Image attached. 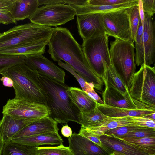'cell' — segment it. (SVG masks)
<instances>
[{
	"instance_id": "cell-1",
	"label": "cell",
	"mask_w": 155,
	"mask_h": 155,
	"mask_svg": "<svg viewBox=\"0 0 155 155\" xmlns=\"http://www.w3.org/2000/svg\"><path fill=\"white\" fill-rule=\"evenodd\" d=\"M48 52L55 61L61 60L69 65L94 88L102 91L104 83L101 77L90 66L81 46L66 28H53L49 40Z\"/></svg>"
},
{
	"instance_id": "cell-2",
	"label": "cell",
	"mask_w": 155,
	"mask_h": 155,
	"mask_svg": "<svg viewBox=\"0 0 155 155\" xmlns=\"http://www.w3.org/2000/svg\"><path fill=\"white\" fill-rule=\"evenodd\" d=\"M38 79L46 97L49 117L58 123L73 121L80 124L81 112L67 91L69 87L39 73Z\"/></svg>"
},
{
	"instance_id": "cell-3",
	"label": "cell",
	"mask_w": 155,
	"mask_h": 155,
	"mask_svg": "<svg viewBox=\"0 0 155 155\" xmlns=\"http://www.w3.org/2000/svg\"><path fill=\"white\" fill-rule=\"evenodd\" d=\"M0 74L12 80L15 98L46 105V97L36 71L24 63L13 66Z\"/></svg>"
},
{
	"instance_id": "cell-4",
	"label": "cell",
	"mask_w": 155,
	"mask_h": 155,
	"mask_svg": "<svg viewBox=\"0 0 155 155\" xmlns=\"http://www.w3.org/2000/svg\"><path fill=\"white\" fill-rule=\"evenodd\" d=\"M53 28L30 23L0 33V50L40 41H49Z\"/></svg>"
},
{
	"instance_id": "cell-5",
	"label": "cell",
	"mask_w": 155,
	"mask_h": 155,
	"mask_svg": "<svg viewBox=\"0 0 155 155\" xmlns=\"http://www.w3.org/2000/svg\"><path fill=\"white\" fill-rule=\"evenodd\" d=\"M110 45L111 64L129 90L136 69L134 43L115 38Z\"/></svg>"
},
{
	"instance_id": "cell-6",
	"label": "cell",
	"mask_w": 155,
	"mask_h": 155,
	"mask_svg": "<svg viewBox=\"0 0 155 155\" xmlns=\"http://www.w3.org/2000/svg\"><path fill=\"white\" fill-rule=\"evenodd\" d=\"M129 92L132 98L155 108V70L144 64L134 74Z\"/></svg>"
},
{
	"instance_id": "cell-7",
	"label": "cell",
	"mask_w": 155,
	"mask_h": 155,
	"mask_svg": "<svg viewBox=\"0 0 155 155\" xmlns=\"http://www.w3.org/2000/svg\"><path fill=\"white\" fill-rule=\"evenodd\" d=\"M106 34L83 41L81 45L85 57L91 68L101 77L105 66L111 64Z\"/></svg>"
},
{
	"instance_id": "cell-8",
	"label": "cell",
	"mask_w": 155,
	"mask_h": 155,
	"mask_svg": "<svg viewBox=\"0 0 155 155\" xmlns=\"http://www.w3.org/2000/svg\"><path fill=\"white\" fill-rule=\"evenodd\" d=\"M76 14L75 9L69 5L57 4L38 8L29 19L33 23L56 27L74 19Z\"/></svg>"
},
{
	"instance_id": "cell-9",
	"label": "cell",
	"mask_w": 155,
	"mask_h": 155,
	"mask_svg": "<svg viewBox=\"0 0 155 155\" xmlns=\"http://www.w3.org/2000/svg\"><path fill=\"white\" fill-rule=\"evenodd\" d=\"M2 113L17 119L30 120L49 116L50 111L45 104L14 98L8 99L3 107Z\"/></svg>"
},
{
	"instance_id": "cell-10",
	"label": "cell",
	"mask_w": 155,
	"mask_h": 155,
	"mask_svg": "<svg viewBox=\"0 0 155 155\" xmlns=\"http://www.w3.org/2000/svg\"><path fill=\"white\" fill-rule=\"evenodd\" d=\"M129 8L102 13L105 34L108 36L134 43L130 24Z\"/></svg>"
},
{
	"instance_id": "cell-11",
	"label": "cell",
	"mask_w": 155,
	"mask_h": 155,
	"mask_svg": "<svg viewBox=\"0 0 155 155\" xmlns=\"http://www.w3.org/2000/svg\"><path fill=\"white\" fill-rule=\"evenodd\" d=\"M25 64L31 69L53 80L65 83V74L62 69L41 53L27 56Z\"/></svg>"
},
{
	"instance_id": "cell-12",
	"label": "cell",
	"mask_w": 155,
	"mask_h": 155,
	"mask_svg": "<svg viewBox=\"0 0 155 155\" xmlns=\"http://www.w3.org/2000/svg\"><path fill=\"white\" fill-rule=\"evenodd\" d=\"M77 16L78 31L83 41L105 34L102 13H91Z\"/></svg>"
},
{
	"instance_id": "cell-13",
	"label": "cell",
	"mask_w": 155,
	"mask_h": 155,
	"mask_svg": "<svg viewBox=\"0 0 155 155\" xmlns=\"http://www.w3.org/2000/svg\"><path fill=\"white\" fill-rule=\"evenodd\" d=\"M100 140L104 147L110 153L124 155H155V151L127 143L112 137L102 135Z\"/></svg>"
},
{
	"instance_id": "cell-14",
	"label": "cell",
	"mask_w": 155,
	"mask_h": 155,
	"mask_svg": "<svg viewBox=\"0 0 155 155\" xmlns=\"http://www.w3.org/2000/svg\"><path fill=\"white\" fill-rule=\"evenodd\" d=\"M68 139V147L73 155H110L104 148L75 132Z\"/></svg>"
},
{
	"instance_id": "cell-15",
	"label": "cell",
	"mask_w": 155,
	"mask_h": 155,
	"mask_svg": "<svg viewBox=\"0 0 155 155\" xmlns=\"http://www.w3.org/2000/svg\"><path fill=\"white\" fill-rule=\"evenodd\" d=\"M143 27L144 64L150 66L155 60V23L153 17L144 13Z\"/></svg>"
},
{
	"instance_id": "cell-16",
	"label": "cell",
	"mask_w": 155,
	"mask_h": 155,
	"mask_svg": "<svg viewBox=\"0 0 155 155\" xmlns=\"http://www.w3.org/2000/svg\"><path fill=\"white\" fill-rule=\"evenodd\" d=\"M58 124L57 122L49 116L39 119L25 127L11 139L45 133L58 132L59 129Z\"/></svg>"
},
{
	"instance_id": "cell-17",
	"label": "cell",
	"mask_w": 155,
	"mask_h": 155,
	"mask_svg": "<svg viewBox=\"0 0 155 155\" xmlns=\"http://www.w3.org/2000/svg\"><path fill=\"white\" fill-rule=\"evenodd\" d=\"M63 142V140L58 132H48L13 139L5 143H14L37 147L43 145L58 146L62 144Z\"/></svg>"
},
{
	"instance_id": "cell-18",
	"label": "cell",
	"mask_w": 155,
	"mask_h": 155,
	"mask_svg": "<svg viewBox=\"0 0 155 155\" xmlns=\"http://www.w3.org/2000/svg\"><path fill=\"white\" fill-rule=\"evenodd\" d=\"M138 117L124 116L110 117L106 116L101 124L94 127L85 129L87 132L94 135L101 136L109 130L118 127L128 126H137Z\"/></svg>"
},
{
	"instance_id": "cell-19",
	"label": "cell",
	"mask_w": 155,
	"mask_h": 155,
	"mask_svg": "<svg viewBox=\"0 0 155 155\" xmlns=\"http://www.w3.org/2000/svg\"><path fill=\"white\" fill-rule=\"evenodd\" d=\"M36 120H21L6 114H3L0 120V137L5 143L11 140L25 127Z\"/></svg>"
},
{
	"instance_id": "cell-20",
	"label": "cell",
	"mask_w": 155,
	"mask_h": 155,
	"mask_svg": "<svg viewBox=\"0 0 155 155\" xmlns=\"http://www.w3.org/2000/svg\"><path fill=\"white\" fill-rule=\"evenodd\" d=\"M104 104L110 106L129 109H137L136 105L129 91L123 95L116 90L108 87L102 92Z\"/></svg>"
},
{
	"instance_id": "cell-21",
	"label": "cell",
	"mask_w": 155,
	"mask_h": 155,
	"mask_svg": "<svg viewBox=\"0 0 155 155\" xmlns=\"http://www.w3.org/2000/svg\"><path fill=\"white\" fill-rule=\"evenodd\" d=\"M39 6L38 0H15L10 13L16 21L30 19Z\"/></svg>"
},
{
	"instance_id": "cell-22",
	"label": "cell",
	"mask_w": 155,
	"mask_h": 155,
	"mask_svg": "<svg viewBox=\"0 0 155 155\" xmlns=\"http://www.w3.org/2000/svg\"><path fill=\"white\" fill-rule=\"evenodd\" d=\"M98 109L105 115L110 117H144L155 113V110L129 109L109 106L97 102Z\"/></svg>"
},
{
	"instance_id": "cell-23",
	"label": "cell",
	"mask_w": 155,
	"mask_h": 155,
	"mask_svg": "<svg viewBox=\"0 0 155 155\" xmlns=\"http://www.w3.org/2000/svg\"><path fill=\"white\" fill-rule=\"evenodd\" d=\"M67 91L81 112L91 111L97 107V102L82 89L77 87H69Z\"/></svg>"
},
{
	"instance_id": "cell-24",
	"label": "cell",
	"mask_w": 155,
	"mask_h": 155,
	"mask_svg": "<svg viewBox=\"0 0 155 155\" xmlns=\"http://www.w3.org/2000/svg\"><path fill=\"white\" fill-rule=\"evenodd\" d=\"M138 3V0H131L123 4L111 5L94 6L87 3L82 6H71L76 10L78 15L91 13H105L118 10L129 8Z\"/></svg>"
},
{
	"instance_id": "cell-25",
	"label": "cell",
	"mask_w": 155,
	"mask_h": 155,
	"mask_svg": "<svg viewBox=\"0 0 155 155\" xmlns=\"http://www.w3.org/2000/svg\"><path fill=\"white\" fill-rule=\"evenodd\" d=\"M101 78L105 87L114 89L123 95L129 91L112 64L109 66L106 65Z\"/></svg>"
},
{
	"instance_id": "cell-26",
	"label": "cell",
	"mask_w": 155,
	"mask_h": 155,
	"mask_svg": "<svg viewBox=\"0 0 155 155\" xmlns=\"http://www.w3.org/2000/svg\"><path fill=\"white\" fill-rule=\"evenodd\" d=\"M49 41H40L21 46L1 50H0V54L26 56L38 53L43 54L45 52L46 46L48 44Z\"/></svg>"
},
{
	"instance_id": "cell-27",
	"label": "cell",
	"mask_w": 155,
	"mask_h": 155,
	"mask_svg": "<svg viewBox=\"0 0 155 155\" xmlns=\"http://www.w3.org/2000/svg\"><path fill=\"white\" fill-rule=\"evenodd\" d=\"M106 116L97 107L91 111L81 112L80 124L84 129L94 127L103 122Z\"/></svg>"
},
{
	"instance_id": "cell-28",
	"label": "cell",
	"mask_w": 155,
	"mask_h": 155,
	"mask_svg": "<svg viewBox=\"0 0 155 155\" xmlns=\"http://www.w3.org/2000/svg\"><path fill=\"white\" fill-rule=\"evenodd\" d=\"M33 155H73L68 147L63 144L54 146L33 147Z\"/></svg>"
},
{
	"instance_id": "cell-29",
	"label": "cell",
	"mask_w": 155,
	"mask_h": 155,
	"mask_svg": "<svg viewBox=\"0 0 155 155\" xmlns=\"http://www.w3.org/2000/svg\"><path fill=\"white\" fill-rule=\"evenodd\" d=\"M27 59L25 55L0 54V73L14 65L25 64Z\"/></svg>"
},
{
	"instance_id": "cell-30",
	"label": "cell",
	"mask_w": 155,
	"mask_h": 155,
	"mask_svg": "<svg viewBox=\"0 0 155 155\" xmlns=\"http://www.w3.org/2000/svg\"><path fill=\"white\" fill-rule=\"evenodd\" d=\"M4 143L2 155H33V147L14 143Z\"/></svg>"
},
{
	"instance_id": "cell-31",
	"label": "cell",
	"mask_w": 155,
	"mask_h": 155,
	"mask_svg": "<svg viewBox=\"0 0 155 155\" xmlns=\"http://www.w3.org/2000/svg\"><path fill=\"white\" fill-rule=\"evenodd\" d=\"M143 27L140 19L138 30L135 36L136 52L135 55L136 64L137 66L141 65L144 64V52L142 42Z\"/></svg>"
},
{
	"instance_id": "cell-32",
	"label": "cell",
	"mask_w": 155,
	"mask_h": 155,
	"mask_svg": "<svg viewBox=\"0 0 155 155\" xmlns=\"http://www.w3.org/2000/svg\"><path fill=\"white\" fill-rule=\"evenodd\" d=\"M115 138L127 143L136 145L148 149L155 150V136L139 138Z\"/></svg>"
},
{
	"instance_id": "cell-33",
	"label": "cell",
	"mask_w": 155,
	"mask_h": 155,
	"mask_svg": "<svg viewBox=\"0 0 155 155\" xmlns=\"http://www.w3.org/2000/svg\"><path fill=\"white\" fill-rule=\"evenodd\" d=\"M57 62L58 65L68 71L76 78L82 90L86 93L94 90V86L93 84L86 81L76 72L69 65L66 63H64L61 61H58Z\"/></svg>"
},
{
	"instance_id": "cell-34",
	"label": "cell",
	"mask_w": 155,
	"mask_h": 155,
	"mask_svg": "<svg viewBox=\"0 0 155 155\" xmlns=\"http://www.w3.org/2000/svg\"><path fill=\"white\" fill-rule=\"evenodd\" d=\"M147 128L148 127L134 126H123L108 130L103 135L112 137L122 138L130 132Z\"/></svg>"
},
{
	"instance_id": "cell-35",
	"label": "cell",
	"mask_w": 155,
	"mask_h": 155,
	"mask_svg": "<svg viewBox=\"0 0 155 155\" xmlns=\"http://www.w3.org/2000/svg\"><path fill=\"white\" fill-rule=\"evenodd\" d=\"M130 24L133 40L134 39L140 19L138 3L129 8Z\"/></svg>"
},
{
	"instance_id": "cell-36",
	"label": "cell",
	"mask_w": 155,
	"mask_h": 155,
	"mask_svg": "<svg viewBox=\"0 0 155 155\" xmlns=\"http://www.w3.org/2000/svg\"><path fill=\"white\" fill-rule=\"evenodd\" d=\"M155 136V129L147 128L130 132L124 137H122L139 138Z\"/></svg>"
},
{
	"instance_id": "cell-37",
	"label": "cell",
	"mask_w": 155,
	"mask_h": 155,
	"mask_svg": "<svg viewBox=\"0 0 155 155\" xmlns=\"http://www.w3.org/2000/svg\"><path fill=\"white\" fill-rule=\"evenodd\" d=\"M131 0H88L87 4L94 6L111 5L120 4Z\"/></svg>"
},
{
	"instance_id": "cell-38",
	"label": "cell",
	"mask_w": 155,
	"mask_h": 155,
	"mask_svg": "<svg viewBox=\"0 0 155 155\" xmlns=\"http://www.w3.org/2000/svg\"><path fill=\"white\" fill-rule=\"evenodd\" d=\"M78 134L85 137L99 146L104 147L100 140V136L94 135L90 133L87 132L84 128L82 127H81Z\"/></svg>"
},
{
	"instance_id": "cell-39",
	"label": "cell",
	"mask_w": 155,
	"mask_h": 155,
	"mask_svg": "<svg viewBox=\"0 0 155 155\" xmlns=\"http://www.w3.org/2000/svg\"><path fill=\"white\" fill-rule=\"evenodd\" d=\"M142 0L144 13L153 17L155 13V0Z\"/></svg>"
},
{
	"instance_id": "cell-40",
	"label": "cell",
	"mask_w": 155,
	"mask_h": 155,
	"mask_svg": "<svg viewBox=\"0 0 155 155\" xmlns=\"http://www.w3.org/2000/svg\"><path fill=\"white\" fill-rule=\"evenodd\" d=\"M15 0H0V12L8 13L12 8Z\"/></svg>"
},
{
	"instance_id": "cell-41",
	"label": "cell",
	"mask_w": 155,
	"mask_h": 155,
	"mask_svg": "<svg viewBox=\"0 0 155 155\" xmlns=\"http://www.w3.org/2000/svg\"><path fill=\"white\" fill-rule=\"evenodd\" d=\"M0 23L5 25L16 24L17 21L13 18L10 13H4L0 12Z\"/></svg>"
},
{
	"instance_id": "cell-42",
	"label": "cell",
	"mask_w": 155,
	"mask_h": 155,
	"mask_svg": "<svg viewBox=\"0 0 155 155\" xmlns=\"http://www.w3.org/2000/svg\"><path fill=\"white\" fill-rule=\"evenodd\" d=\"M63 3L70 6H81L86 4L88 0H62Z\"/></svg>"
},
{
	"instance_id": "cell-43",
	"label": "cell",
	"mask_w": 155,
	"mask_h": 155,
	"mask_svg": "<svg viewBox=\"0 0 155 155\" xmlns=\"http://www.w3.org/2000/svg\"><path fill=\"white\" fill-rule=\"evenodd\" d=\"M39 5H51L63 3L62 0H38Z\"/></svg>"
},
{
	"instance_id": "cell-44",
	"label": "cell",
	"mask_w": 155,
	"mask_h": 155,
	"mask_svg": "<svg viewBox=\"0 0 155 155\" xmlns=\"http://www.w3.org/2000/svg\"><path fill=\"white\" fill-rule=\"evenodd\" d=\"M62 135L65 137H69L72 134L71 128L67 125L63 126L61 129Z\"/></svg>"
},
{
	"instance_id": "cell-45",
	"label": "cell",
	"mask_w": 155,
	"mask_h": 155,
	"mask_svg": "<svg viewBox=\"0 0 155 155\" xmlns=\"http://www.w3.org/2000/svg\"><path fill=\"white\" fill-rule=\"evenodd\" d=\"M87 93L91 97L97 102L101 104H104L103 100L94 90Z\"/></svg>"
},
{
	"instance_id": "cell-46",
	"label": "cell",
	"mask_w": 155,
	"mask_h": 155,
	"mask_svg": "<svg viewBox=\"0 0 155 155\" xmlns=\"http://www.w3.org/2000/svg\"><path fill=\"white\" fill-rule=\"evenodd\" d=\"M138 4L140 19L143 25L144 18V13L143 8L142 0H138Z\"/></svg>"
},
{
	"instance_id": "cell-47",
	"label": "cell",
	"mask_w": 155,
	"mask_h": 155,
	"mask_svg": "<svg viewBox=\"0 0 155 155\" xmlns=\"http://www.w3.org/2000/svg\"><path fill=\"white\" fill-rule=\"evenodd\" d=\"M0 80L2 82L3 85L6 87H12L13 86V82L10 78L3 76L0 78Z\"/></svg>"
},
{
	"instance_id": "cell-48",
	"label": "cell",
	"mask_w": 155,
	"mask_h": 155,
	"mask_svg": "<svg viewBox=\"0 0 155 155\" xmlns=\"http://www.w3.org/2000/svg\"><path fill=\"white\" fill-rule=\"evenodd\" d=\"M4 144V143L0 137V155L2 154Z\"/></svg>"
},
{
	"instance_id": "cell-49",
	"label": "cell",
	"mask_w": 155,
	"mask_h": 155,
	"mask_svg": "<svg viewBox=\"0 0 155 155\" xmlns=\"http://www.w3.org/2000/svg\"><path fill=\"white\" fill-rule=\"evenodd\" d=\"M110 155H124L117 154V153H116L113 152Z\"/></svg>"
}]
</instances>
